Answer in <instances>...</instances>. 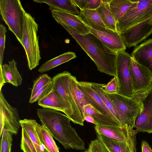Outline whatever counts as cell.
I'll return each instance as SVG.
<instances>
[{
	"label": "cell",
	"mask_w": 152,
	"mask_h": 152,
	"mask_svg": "<svg viewBox=\"0 0 152 152\" xmlns=\"http://www.w3.org/2000/svg\"><path fill=\"white\" fill-rule=\"evenodd\" d=\"M37 114L42 125L65 148L86 149L84 142L72 126L71 120L66 115L58 111L44 108L38 109Z\"/></svg>",
	"instance_id": "cell-1"
},
{
	"label": "cell",
	"mask_w": 152,
	"mask_h": 152,
	"mask_svg": "<svg viewBox=\"0 0 152 152\" xmlns=\"http://www.w3.org/2000/svg\"><path fill=\"white\" fill-rule=\"evenodd\" d=\"M59 24L71 35L90 58L98 71L116 77L117 52L109 49L90 33L85 35H80L68 26L62 23Z\"/></svg>",
	"instance_id": "cell-2"
},
{
	"label": "cell",
	"mask_w": 152,
	"mask_h": 152,
	"mask_svg": "<svg viewBox=\"0 0 152 152\" xmlns=\"http://www.w3.org/2000/svg\"><path fill=\"white\" fill-rule=\"evenodd\" d=\"M72 75L67 71L56 75L52 79L53 89L57 92L61 99L64 113L73 123L83 126L85 120L81 115L72 92Z\"/></svg>",
	"instance_id": "cell-3"
},
{
	"label": "cell",
	"mask_w": 152,
	"mask_h": 152,
	"mask_svg": "<svg viewBox=\"0 0 152 152\" xmlns=\"http://www.w3.org/2000/svg\"><path fill=\"white\" fill-rule=\"evenodd\" d=\"M38 25L31 14L25 12L23 28V47L26 56L28 66L31 70L39 65L41 59L37 35Z\"/></svg>",
	"instance_id": "cell-4"
},
{
	"label": "cell",
	"mask_w": 152,
	"mask_h": 152,
	"mask_svg": "<svg viewBox=\"0 0 152 152\" xmlns=\"http://www.w3.org/2000/svg\"><path fill=\"white\" fill-rule=\"evenodd\" d=\"M106 93L115 106L123 125L130 130H134L135 120L143 108L139 98L135 95L129 97L116 94Z\"/></svg>",
	"instance_id": "cell-5"
},
{
	"label": "cell",
	"mask_w": 152,
	"mask_h": 152,
	"mask_svg": "<svg viewBox=\"0 0 152 152\" xmlns=\"http://www.w3.org/2000/svg\"><path fill=\"white\" fill-rule=\"evenodd\" d=\"M24 10L19 0H0L2 19L23 47V28Z\"/></svg>",
	"instance_id": "cell-6"
},
{
	"label": "cell",
	"mask_w": 152,
	"mask_h": 152,
	"mask_svg": "<svg viewBox=\"0 0 152 152\" xmlns=\"http://www.w3.org/2000/svg\"><path fill=\"white\" fill-rule=\"evenodd\" d=\"M152 16V0H135L124 15L116 23L120 34L129 27Z\"/></svg>",
	"instance_id": "cell-7"
},
{
	"label": "cell",
	"mask_w": 152,
	"mask_h": 152,
	"mask_svg": "<svg viewBox=\"0 0 152 152\" xmlns=\"http://www.w3.org/2000/svg\"><path fill=\"white\" fill-rule=\"evenodd\" d=\"M132 58L125 50L117 52L116 77L119 87L117 94L129 97L134 96L130 72Z\"/></svg>",
	"instance_id": "cell-8"
},
{
	"label": "cell",
	"mask_w": 152,
	"mask_h": 152,
	"mask_svg": "<svg viewBox=\"0 0 152 152\" xmlns=\"http://www.w3.org/2000/svg\"><path fill=\"white\" fill-rule=\"evenodd\" d=\"M20 120L17 109L8 102L0 91V136L3 129L12 135L17 134L21 126Z\"/></svg>",
	"instance_id": "cell-9"
},
{
	"label": "cell",
	"mask_w": 152,
	"mask_h": 152,
	"mask_svg": "<svg viewBox=\"0 0 152 152\" xmlns=\"http://www.w3.org/2000/svg\"><path fill=\"white\" fill-rule=\"evenodd\" d=\"M136 95L142 102L143 108L141 114L136 118L134 128L139 132L152 133V85L147 90Z\"/></svg>",
	"instance_id": "cell-10"
},
{
	"label": "cell",
	"mask_w": 152,
	"mask_h": 152,
	"mask_svg": "<svg viewBox=\"0 0 152 152\" xmlns=\"http://www.w3.org/2000/svg\"><path fill=\"white\" fill-rule=\"evenodd\" d=\"M152 34V16L120 33L126 47L136 46Z\"/></svg>",
	"instance_id": "cell-11"
},
{
	"label": "cell",
	"mask_w": 152,
	"mask_h": 152,
	"mask_svg": "<svg viewBox=\"0 0 152 152\" xmlns=\"http://www.w3.org/2000/svg\"><path fill=\"white\" fill-rule=\"evenodd\" d=\"M130 72L134 95L145 91L152 86V72L132 58Z\"/></svg>",
	"instance_id": "cell-12"
},
{
	"label": "cell",
	"mask_w": 152,
	"mask_h": 152,
	"mask_svg": "<svg viewBox=\"0 0 152 152\" xmlns=\"http://www.w3.org/2000/svg\"><path fill=\"white\" fill-rule=\"evenodd\" d=\"M96 133L114 140L129 142L136 140L137 133L125 126L95 125Z\"/></svg>",
	"instance_id": "cell-13"
},
{
	"label": "cell",
	"mask_w": 152,
	"mask_h": 152,
	"mask_svg": "<svg viewBox=\"0 0 152 152\" xmlns=\"http://www.w3.org/2000/svg\"><path fill=\"white\" fill-rule=\"evenodd\" d=\"M50 9L53 17L58 23H62L68 26L80 35H85L90 33L89 29L77 15L51 7Z\"/></svg>",
	"instance_id": "cell-14"
},
{
	"label": "cell",
	"mask_w": 152,
	"mask_h": 152,
	"mask_svg": "<svg viewBox=\"0 0 152 152\" xmlns=\"http://www.w3.org/2000/svg\"><path fill=\"white\" fill-rule=\"evenodd\" d=\"M87 27L89 30L90 33L97 38L110 50L117 52L126 49V47L119 33L112 31L107 32L101 31Z\"/></svg>",
	"instance_id": "cell-15"
},
{
	"label": "cell",
	"mask_w": 152,
	"mask_h": 152,
	"mask_svg": "<svg viewBox=\"0 0 152 152\" xmlns=\"http://www.w3.org/2000/svg\"><path fill=\"white\" fill-rule=\"evenodd\" d=\"M77 84L80 90L91 102L92 106L104 115L114 119L122 125L106 107L99 95L91 87L90 82L78 81Z\"/></svg>",
	"instance_id": "cell-16"
},
{
	"label": "cell",
	"mask_w": 152,
	"mask_h": 152,
	"mask_svg": "<svg viewBox=\"0 0 152 152\" xmlns=\"http://www.w3.org/2000/svg\"><path fill=\"white\" fill-rule=\"evenodd\" d=\"M131 56L136 61L152 72V38L136 46Z\"/></svg>",
	"instance_id": "cell-17"
},
{
	"label": "cell",
	"mask_w": 152,
	"mask_h": 152,
	"mask_svg": "<svg viewBox=\"0 0 152 152\" xmlns=\"http://www.w3.org/2000/svg\"><path fill=\"white\" fill-rule=\"evenodd\" d=\"M97 138L109 152H137L136 140L129 142L114 140L96 133Z\"/></svg>",
	"instance_id": "cell-18"
},
{
	"label": "cell",
	"mask_w": 152,
	"mask_h": 152,
	"mask_svg": "<svg viewBox=\"0 0 152 152\" xmlns=\"http://www.w3.org/2000/svg\"><path fill=\"white\" fill-rule=\"evenodd\" d=\"M77 16L87 26L92 29L103 32L110 31L106 28L96 10H80Z\"/></svg>",
	"instance_id": "cell-19"
},
{
	"label": "cell",
	"mask_w": 152,
	"mask_h": 152,
	"mask_svg": "<svg viewBox=\"0 0 152 152\" xmlns=\"http://www.w3.org/2000/svg\"><path fill=\"white\" fill-rule=\"evenodd\" d=\"M0 71L3 74L5 83H9L17 87L22 84L23 78L15 59L9 61L8 64H5L0 66Z\"/></svg>",
	"instance_id": "cell-20"
},
{
	"label": "cell",
	"mask_w": 152,
	"mask_h": 152,
	"mask_svg": "<svg viewBox=\"0 0 152 152\" xmlns=\"http://www.w3.org/2000/svg\"><path fill=\"white\" fill-rule=\"evenodd\" d=\"M21 127L28 135L33 142L37 152H47L45 147L41 142L36 129L38 123L34 119L25 118L20 121Z\"/></svg>",
	"instance_id": "cell-21"
},
{
	"label": "cell",
	"mask_w": 152,
	"mask_h": 152,
	"mask_svg": "<svg viewBox=\"0 0 152 152\" xmlns=\"http://www.w3.org/2000/svg\"><path fill=\"white\" fill-rule=\"evenodd\" d=\"M84 117L91 116L96 123V125L124 126L114 119L106 116L96 109L91 104L84 106L83 108Z\"/></svg>",
	"instance_id": "cell-22"
},
{
	"label": "cell",
	"mask_w": 152,
	"mask_h": 152,
	"mask_svg": "<svg viewBox=\"0 0 152 152\" xmlns=\"http://www.w3.org/2000/svg\"><path fill=\"white\" fill-rule=\"evenodd\" d=\"M38 104L43 108L56 110L64 113L61 99L57 92L53 88L48 95L38 101Z\"/></svg>",
	"instance_id": "cell-23"
},
{
	"label": "cell",
	"mask_w": 152,
	"mask_h": 152,
	"mask_svg": "<svg viewBox=\"0 0 152 152\" xmlns=\"http://www.w3.org/2000/svg\"><path fill=\"white\" fill-rule=\"evenodd\" d=\"M33 1L37 3H45L50 7L74 15H78L80 13V11L72 0H34Z\"/></svg>",
	"instance_id": "cell-24"
},
{
	"label": "cell",
	"mask_w": 152,
	"mask_h": 152,
	"mask_svg": "<svg viewBox=\"0 0 152 152\" xmlns=\"http://www.w3.org/2000/svg\"><path fill=\"white\" fill-rule=\"evenodd\" d=\"M134 0H110V8L117 23L135 2Z\"/></svg>",
	"instance_id": "cell-25"
},
{
	"label": "cell",
	"mask_w": 152,
	"mask_h": 152,
	"mask_svg": "<svg viewBox=\"0 0 152 152\" xmlns=\"http://www.w3.org/2000/svg\"><path fill=\"white\" fill-rule=\"evenodd\" d=\"M109 2L103 3L96 10L106 28L109 31L118 32L116 28V23L111 12Z\"/></svg>",
	"instance_id": "cell-26"
},
{
	"label": "cell",
	"mask_w": 152,
	"mask_h": 152,
	"mask_svg": "<svg viewBox=\"0 0 152 152\" xmlns=\"http://www.w3.org/2000/svg\"><path fill=\"white\" fill-rule=\"evenodd\" d=\"M75 53L71 51L65 53L48 60L43 63L39 68L38 71L40 73L50 70L55 67L76 58Z\"/></svg>",
	"instance_id": "cell-27"
},
{
	"label": "cell",
	"mask_w": 152,
	"mask_h": 152,
	"mask_svg": "<svg viewBox=\"0 0 152 152\" xmlns=\"http://www.w3.org/2000/svg\"><path fill=\"white\" fill-rule=\"evenodd\" d=\"M36 129L39 139L45 147L47 152H59V148L53 137L45 126L38 123Z\"/></svg>",
	"instance_id": "cell-28"
},
{
	"label": "cell",
	"mask_w": 152,
	"mask_h": 152,
	"mask_svg": "<svg viewBox=\"0 0 152 152\" xmlns=\"http://www.w3.org/2000/svg\"><path fill=\"white\" fill-rule=\"evenodd\" d=\"M78 81L75 77L72 75L71 86L72 93L76 104L83 118L85 120L83 112V107L88 104H92L79 88L78 85Z\"/></svg>",
	"instance_id": "cell-29"
},
{
	"label": "cell",
	"mask_w": 152,
	"mask_h": 152,
	"mask_svg": "<svg viewBox=\"0 0 152 152\" xmlns=\"http://www.w3.org/2000/svg\"><path fill=\"white\" fill-rule=\"evenodd\" d=\"M90 84L92 88L100 96L106 107L114 115L117 120L124 126L120 117L117 112L115 106L107 93L104 91V84L94 82H90Z\"/></svg>",
	"instance_id": "cell-30"
},
{
	"label": "cell",
	"mask_w": 152,
	"mask_h": 152,
	"mask_svg": "<svg viewBox=\"0 0 152 152\" xmlns=\"http://www.w3.org/2000/svg\"><path fill=\"white\" fill-rule=\"evenodd\" d=\"M52 79L45 73L41 74L37 77L34 81L30 99L32 98L39 90L49 84L51 81Z\"/></svg>",
	"instance_id": "cell-31"
},
{
	"label": "cell",
	"mask_w": 152,
	"mask_h": 152,
	"mask_svg": "<svg viewBox=\"0 0 152 152\" xmlns=\"http://www.w3.org/2000/svg\"><path fill=\"white\" fill-rule=\"evenodd\" d=\"M12 135L10 132L3 129L0 136V152H11Z\"/></svg>",
	"instance_id": "cell-32"
},
{
	"label": "cell",
	"mask_w": 152,
	"mask_h": 152,
	"mask_svg": "<svg viewBox=\"0 0 152 152\" xmlns=\"http://www.w3.org/2000/svg\"><path fill=\"white\" fill-rule=\"evenodd\" d=\"M20 146L23 152H37L34 145L26 132L23 128H22Z\"/></svg>",
	"instance_id": "cell-33"
},
{
	"label": "cell",
	"mask_w": 152,
	"mask_h": 152,
	"mask_svg": "<svg viewBox=\"0 0 152 152\" xmlns=\"http://www.w3.org/2000/svg\"><path fill=\"white\" fill-rule=\"evenodd\" d=\"M53 82L51 81L48 84L39 90L36 94L31 99H30L29 102L33 103L38 101L48 95L52 90Z\"/></svg>",
	"instance_id": "cell-34"
},
{
	"label": "cell",
	"mask_w": 152,
	"mask_h": 152,
	"mask_svg": "<svg viewBox=\"0 0 152 152\" xmlns=\"http://www.w3.org/2000/svg\"><path fill=\"white\" fill-rule=\"evenodd\" d=\"M7 31L6 27L3 24L0 25V66H2L4 55L5 48L6 33Z\"/></svg>",
	"instance_id": "cell-35"
},
{
	"label": "cell",
	"mask_w": 152,
	"mask_h": 152,
	"mask_svg": "<svg viewBox=\"0 0 152 152\" xmlns=\"http://www.w3.org/2000/svg\"><path fill=\"white\" fill-rule=\"evenodd\" d=\"M104 91L107 93L118 94L119 87L116 77H114L106 85H104Z\"/></svg>",
	"instance_id": "cell-36"
},
{
	"label": "cell",
	"mask_w": 152,
	"mask_h": 152,
	"mask_svg": "<svg viewBox=\"0 0 152 152\" xmlns=\"http://www.w3.org/2000/svg\"><path fill=\"white\" fill-rule=\"evenodd\" d=\"M88 149L90 152H109L101 141L98 139L91 141Z\"/></svg>",
	"instance_id": "cell-37"
},
{
	"label": "cell",
	"mask_w": 152,
	"mask_h": 152,
	"mask_svg": "<svg viewBox=\"0 0 152 152\" xmlns=\"http://www.w3.org/2000/svg\"><path fill=\"white\" fill-rule=\"evenodd\" d=\"M110 0H86L85 9L96 10L103 3L109 2Z\"/></svg>",
	"instance_id": "cell-38"
},
{
	"label": "cell",
	"mask_w": 152,
	"mask_h": 152,
	"mask_svg": "<svg viewBox=\"0 0 152 152\" xmlns=\"http://www.w3.org/2000/svg\"><path fill=\"white\" fill-rule=\"evenodd\" d=\"M142 152H152V150L148 143L142 141L141 143Z\"/></svg>",
	"instance_id": "cell-39"
},
{
	"label": "cell",
	"mask_w": 152,
	"mask_h": 152,
	"mask_svg": "<svg viewBox=\"0 0 152 152\" xmlns=\"http://www.w3.org/2000/svg\"><path fill=\"white\" fill-rule=\"evenodd\" d=\"M85 121L94 124L95 125H96V121L93 118V117L89 115H87L84 116Z\"/></svg>",
	"instance_id": "cell-40"
},
{
	"label": "cell",
	"mask_w": 152,
	"mask_h": 152,
	"mask_svg": "<svg viewBox=\"0 0 152 152\" xmlns=\"http://www.w3.org/2000/svg\"><path fill=\"white\" fill-rule=\"evenodd\" d=\"M83 152H90V150L88 149H87V150Z\"/></svg>",
	"instance_id": "cell-41"
}]
</instances>
